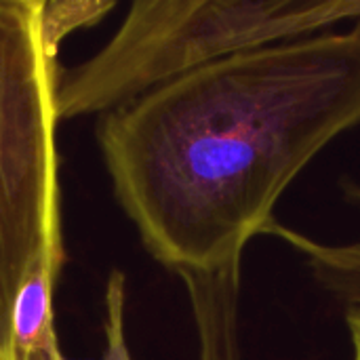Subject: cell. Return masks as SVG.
I'll list each match as a JSON object with an SVG mask.
<instances>
[{
    "mask_svg": "<svg viewBox=\"0 0 360 360\" xmlns=\"http://www.w3.org/2000/svg\"><path fill=\"white\" fill-rule=\"evenodd\" d=\"M360 21V0H137L86 61L57 74V122L110 112L234 53Z\"/></svg>",
    "mask_w": 360,
    "mask_h": 360,
    "instance_id": "7a4b0ae2",
    "label": "cell"
},
{
    "mask_svg": "<svg viewBox=\"0 0 360 360\" xmlns=\"http://www.w3.org/2000/svg\"><path fill=\"white\" fill-rule=\"evenodd\" d=\"M105 350L101 360H133L124 340V304H127V278L120 270H112L105 283Z\"/></svg>",
    "mask_w": 360,
    "mask_h": 360,
    "instance_id": "52a82bcc",
    "label": "cell"
},
{
    "mask_svg": "<svg viewBox=\"0 0 360 360\" xmlns=\"http://www.w3.org/2000/svg\"><path fill=\"white\" fill-rule=\"evenodd\" d=\"M114 6V0H40L38 25L46 55L57 59L61 42L70 34L99 23Z\"/></svg>",
    "mask_w": 360,
    "mask_h": 360,
    "instance_id": "8992f818",
    "label": "cell"
},
{
    "mask_svg": "<svg viewBox=\"0 0 360 360\" xmlns=\"http://www.w3.org/2000/svg\"><path fill=\"white\" fill-rule=\"evenodd\" d=\"M40 0H0V360L36 264L61 243L57 184V59L40 42Z\"/></svg>",
    "mask_w": 360,
    "mask_h": 360,
    "instance_id": "3957f363",
    "label": "cell"
},
{
    "mask_svg": "<svg viewBox=\"0 0 360 360\" xmlns=\"http://www.w3.org/2000/svg\"><path fill=\"white\" fill-rule=\"evenodd\" d=\"M63 257V245H59L27 276L13 312L11 360H68L59 350L53 310L55 281Z\"/></svg>",
    "mask_w": 360,
    "mask_h": 360,
    "instance_id": "5b68a950",
    "label": "cell"
},
{
    "mask_svg": "<svg viewBox=\"0 0 360 360\" xmlns=\"http://www.w3.org/2000/svg\"><path fill=\"white\" fill-rule=\"evenodd\" d=\"M360 124V21L243 51L105 112L97 141L148 253L177 272L243 259L295 177Z\"/></svg>",
    "mask_w": 360,
    "mask_h": 360,
    "instance_id": "6da1fadb",
    "label": "cell"
},
{
    "mask_svg": "<svg viewBox=\"0 0 360 360\" xmlns=\"http://www.w3.org/2000/svg\"><path fill=\"white\" fill-rule=\"evenodd\" d=\"M243 259L213 272H177L194 319L198 360H243L238 333Z\"/></svg>",
    "mask_w": 360,
    "mask_h": 360,
    "instance_id": "277c9868",
    "label": "cell"
}]
</instances>
